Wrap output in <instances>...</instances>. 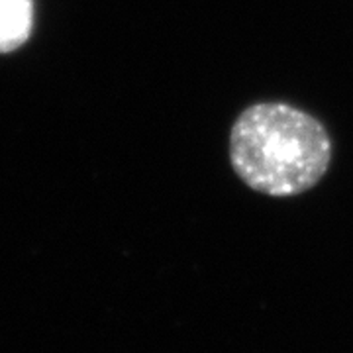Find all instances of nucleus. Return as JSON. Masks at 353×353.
<instances>
[{"instance_id":"1","label":"nucleus","mask_w":353,"mask_h":353,"mask_svg":"<svg viewBox=\"0 0 353 353\" xmlns=\"http://www.w3.org/2000/svg\"><path fill=\"white\" fill-rule=\"evenodd\" d=\"M332 138L312 114L287 102H257L236 118L230 132V163L255 192L296 196L328 173Z\"/></svg>"},{"instance_id":"2","label":"nucleus","mask_w":353,"mask_h":353,"mask_svg":"<svg viewBox=\"0 0 353 353\" xmlns=\"http://www.w3.org/2000/svg\"><path fill=\"white\" fill-rule=\"evenodd\" d=\"M32 0H0V53L24 43L32 32Z\"/></svg>"}]
</instances>
